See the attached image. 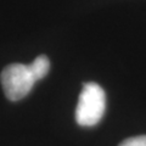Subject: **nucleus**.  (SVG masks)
Here are the masks:
<instances>
[{
	"mask_svg": "<svg viewBox=\"0 0 146 146\" xmlns=\"http://www.w3.org/2000/svg\"><path fill=\"white\" fill-rule=\"evenodd\" d=\"M106 110V95L96 83L83 85L76 108V121L82 127H93L101 121Z\"/></svg>",
	"mask_w": 146,
	"mask_h": 146,
	"instance_id": "f257e3e1",
	"label": "nucleus"
},
{
	"mask_svg": "<svg viewBox=\"0 0 146 146\" xmlns=\"http://www.w3.org/2000/svg\"><path fill=\"white\" fill-rule=\"evenodd\" d=\"M5 96L11 101H18L29 93L35 78L28 65L12 63L3 70L0 77Z\"/></svg>",
	"mask_w": 146,
	"mask_h": 146,
	"instance_id": "f03ea898",
	"label": "nucleus"
},
{
	"mask_svg": "<svg viewBox=\"0 0 146 146\" xmlns=\"http://www.w3.org/2000/svg\"><path fill=\"white\" fill-rule=\"evenodd\" d=\"M28 66L31 68L32 73H33L35 80H39L48 74L49 68H50V61L45 55H40Z\"/></svg>",
	"mask_w": 146,
	"mask_h": 146,
	"instance_id": "7ed1b4c3",
	"label": "nucleus"
},
{
	"mask_svg": "<svg viewBox=\"0 0 146 146\" xmlns=\"http://www.w3.org/2000/svg\"><path fill=\"white\" fill-rule=\"evenodd\" d=\"M119 146H146V135L131 136L121 143Z\"/></svg>",
	"mask_w": 146,
	"mask_h": 146,
	"instance_id": "20e7f679",
	"label": "nucleus"
}]
</instances>
